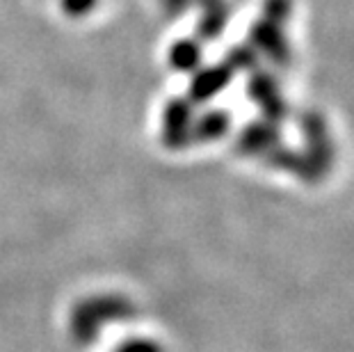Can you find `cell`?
<instances>
[{"label": "cell", "mask_w": 354, "mask_h": 352, "mask_svg": "<svg viewBox=\"0 0 354 352\" xmlns=\"http://www.w3.org/2000/svg\"><path fill=\"white\" fill-rule=\"evenodd\" d=\"M96 0H64L62 7L66 14H71V17H80V14L89 12L94 7Z\"/></svg>", "instance_id": "cell-1"}]
</instances>
